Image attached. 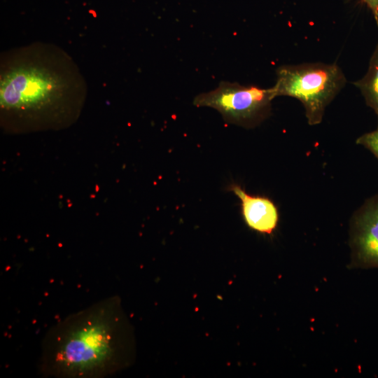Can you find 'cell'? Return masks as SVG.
I'll use <instances>...</instances> for the list:
<instances>
[{
	"label": "cell",
	"instance_id": "6da1fadb",
	"mask_svg": "<svg viewBox=\"0 0 378 378\" xmlns=\"http://www.w3.org/2000/svg\"><path fill=\"white\" fill-rule=\"evenodd\" d=\"M87 93L79 67L54 43L36 41L1 53V121L8 130L68 126L78 117Z\"/></svg>",
	"mask_w": 378,
	"mask_h": 378
},
{
	"label": "cell",
	"instance_id": "7a4b0ae2",
	"mask_svg": "<svg viewBox=\"0 0 378 378\" xmlns=\"http://www.w3.org/2000/svg\"><path fill=\"white\" fill-rule=\"evenodd\" d=\"M127 323L120 299L107 297L66 316L45 334L41 374L55 378H103L127 363Z\"/></svg>",
	"mask_w": 378,
	"mask_h": 378
},
{
	"label": "cell",
	"instance_id": "3957f363",
	"mask_svg": "<svg viewBox=\"0 0 378 378\" xmlns=\"http://www.w3.org/2000/svg\"><path fill=\"white\" fill-rule=\"evenodd\" d=\"M275 97L288 96L303 105L309 125L320 124L327 106L344 87L346 78L335 63L284 64L276 70Z\"/></svg>",
	"mask_w": 378,
	"mask_h": 378
},
{
	"label": "cell",
	"instance_id": "277c9868",
	"mask_svg": "<svg viewBox=\"0 0 378 378\" xmlns=\"http://www.w3.org/2000/svg\"><path fill=\"white\" fill-rule=\"evenodd\" d=\"M275 97L272 87L221 81L214 90L197 94L193 104L216 109L227 123L253 128L270 116Z\"/></svg>",
	"mask_w": 378,
	"mask_h": 378
},
{
	"label": "cell",
	"instance_id": "5b68a950",
	"mask_svg": "<svg viewBox=\"0 0 378 378\" xmlns=\"http://www.w3.org/2000/svg\"><path fill=\"white\" fill-rule=\"evenodd\" d=\"M352 268H378V194L365 201L350 222Z\"/></svg>",
	"mask_w": 378,
	"mask_h": 378
},
{
	"label": "cell",
	"instance_id": "8992f818",
	"mask_svg": "<svg viewBox=\"0 0 378 378\" xmlns=\"http://www.w3.org/2000/svg\"><path fill=\"white\" fill-rule=\"evenodd\" d=\"M227 190L232 192L241 201V211L247 226L256 232L272 234L279 220V210L270 198L247 193L241 186L232 183Z\"/></svg>",
	"mask_w": 378,
	"mask_h": 378
},
{
	"label": "cell",
	"instance_id": "52a82bcc",
	"mask_svg": "<svg viewBox=\"0 0 378 378\" xmlns=\"http://www.w3.org/2000/svg\"><path fill=\"white\" fill-rule=\"evenodd\" d=\"M353 84L359 89L366 105L374 111L378 120V42L370 57L367 73Z\"/></svg>",
	"mask_w": 378,
	"mask_h": 378
},
{
	"label": "cell",
	"instance_id": "ba28073f",
	"mask_svg": "<svg viewBox=\"0 0 378 378\" xmlns=\"http://www.w3.org/2000/svg\"><path fill=\"white\" fill-rule=\"evenodd\" d=\"M356 142L370 151L378 160V124L374 130L362 134Z\"/></svg>",
	"mask_w": 378,
	"mask_h": 378
},
{
	"label": "cell",
	"instance_id": "9c48e42d",
	"mask_svg": "<svg viewBox=\"0 0 378 378\" xmlns=\"http://www.w3.org/2000/svg\"><path fill=\"white\" fill-rule=\"evenodd\" d=\"M347 2L351 0H346ZM359 3L365 5L372 12L378 26V0H357Z\"/></svg>",
	"mask_w": 378,
	"mask_h": 378
}]
</instances>
